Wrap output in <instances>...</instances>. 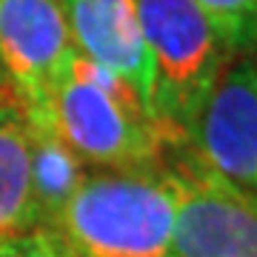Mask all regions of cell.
Returning a JSON list of instances; mask_svg holds the SVG:
<instances>
[{
	"mask_svg": "<svg viewBox=\"0 0 257 257\" xmlns=\"http://www.w3.org/2000/svg\"><path fill=\"white\" fill-rule=\"evenodd\" d=\"M177 194L169 166L86 172L55 214L72 257H172Z\"/></svg>",
	"mask_w": 257,
	"mask_h": 257,
	"instance_id": "1",
	"label": "cell"
},
{
	"mask_svg": "<svg viewBox=\"0 0 257 257\" xmlns=\"http://www.w3.org/2000/svg\"><path fill=\"white\" fill-rule=\"evenodd\" d=\"M149 57V120L166 146H186L229 52L192 0H135Z\"/></svg>",
	"mask_w": 257,
	"mask_h": 257,
	"instance_id": "2",
	"label": "cell"
},
{
	"mask_svg": "<svg viewBox=\"0 0 257 257\" xmlns=\"http://www.w3.org/2000/svg\"><path fill=\"white\" fill-rule=\"evenodd\" d=\"M46 128H52L92 169H132L160 163L169 152L149 117L89 80L66 72L49 97Z\"/></svg>",
	"mask_w": 257,
	"mask_h": 257,
	"instance_id": "3",
	"label": "cell"
},
{
	"mask_svg": "<svg viewBox=\"0 0 257 257\" xmlns=\"http://www.w3.org/2000/svg\"><path fill=\"white\" fill-rule=\"evenodd\" d=\"M177 214L172 257H257V197L223 180L186 146L169 149Z\"/></svg>",
	"mask_w": 257,
	"mask_h": 257,
	"instance_id": "4",
	"label": "cell"
},
{
	"mask_svg": "<svg viewBox=\"0 0 257 257\" xmlns=\"http://www.w3.org/2000/svg\"><path fill=\"white\" fill-rule=\"evenodd\" d=\"M72 57L60 0H0V66L26 123H46L49 97Z\"/></svg>",
	"mask_w": 257,
	"mask_h": 257,
	"instance_id": "5",
	"label": "cell"
},
{
	"mask_svg": "<svg viewBox=\"0 0 257 257\" xmlns=\"http://www.w3.org/2000/svg\"><path fill=\"white\" fill-rule=\"evenodd\" d=\"M186 149L214 175L257 197V52L223 63Z\"/></svg>",
	"mask_w": 257,
	"mask_h": 257,
	"instance_id": "6",
	"label": "cell"
},
{
	"mask_svg": "<svg viewBox=\"0 0 257 257\" xmlns=\"http://www.w3.org/2000/svg\"><path fill=\"white\" fill-rule=\"evenodd\" d=\"M74 52L100 63L140 97L149 114V57L135 0H60Z\"/></svg>",
	"mask_w": 257,
	"mask_h": 257,
	"instance_id": "7",
	"label": "cell"
},
{
	"mask_svg": "<svg viewBox=\"0 0 257 257\" xmlns=\"http://www.w3.org/2000/svg\"><path fill=\"white\" fill-rule=\"evenodd\" d=\"M40 226L26 117L18 100H0V240Z\"/></svg>",
	"mask_w": 257,
	"mask_h": 257,
	"instance_id": "8",
	"label": "cell"
},
{
	"mask_svg": "<svg viewBox=\"0 0 257 257\" xmlns=\"http://www.w3.org/2000/svg\"><path fill=\"white\" fill-rule=\"evenodd\" d=\"M29 126V149H32V186L40 209V223L49 226L63 203L74 194L86 177L89 166L46 126Z\"/></svg>",
	"mask_w": 257,
	"mask_h": 257,
	"instance_id": "9",
	"label": "cell"
},
{
	"mask_svg": "<svg viewBox=\"0 0 257 257\" xmlns=\"http://www.w3.org/2000/svg\"><path fill=\"white\" fill-rule=\"evenodd\" d=\"M231 55L257 52V0H192Z\"/></svg>",
	"mask_w": 257,
	"mask_h": 257,
	"instance_id": "10",
	"label": "cell"
},
{
	"mask_svg": "<svg viewBox=\"0 0 257 257\" xmlns=\"http://www.w3.org/2000/svg\"><path fill=\"white\" fill-rule=\"evenodd\" d=\"M0 257H72L55 229L40 226L35 231L18 234V237L0 240Z\"/></svg>",
	"mask_w": 257,
	"mask_h": 257,
	"instance_id": "11",
	"label": "cell"
},
{
	"mask_svg": "<svg viewBox=\"0 0 257 257\" xmlns=\"http://www.w3.org/2000/svg\"><path fill=\"white\" fill-rule=\"evenodd\" d=\"M0 100H15V94L9 89V80H6V74H3V66H0Z\"/></svg>",
	"mask_w": 257,
	"mask_h": 257,
	"instance_id": "12",
	"label": "cell"
}]
</instances>
